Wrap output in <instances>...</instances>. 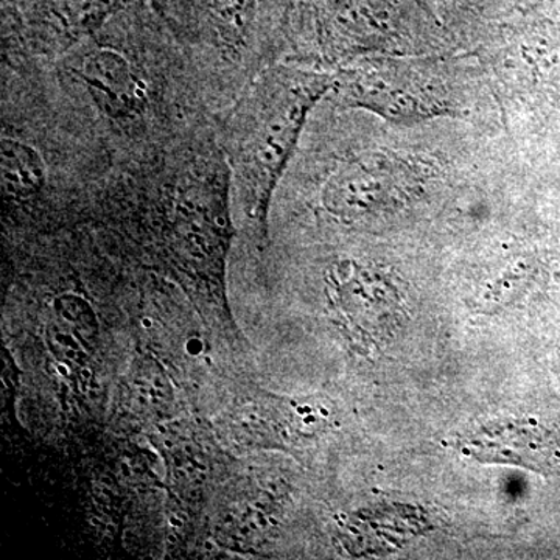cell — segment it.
Listing matches in <instances>:
<instances>
[{
    "instance_id": "obj_1",
    "label": "cell",
    "mask_w": 560,
    "mask_h": 560,
    "mask_svg": "<svg viewBox=\"0 0 560 560\" xmlns=\"http://www.w3.org/2000/svg\"><path fill=\"white\" fill-rule=\"evenodd\" d=\"M50 66L116 161L161 149L215 119L200 77L168 25H110Z\"/></svg>"
},
{
    "instance_id": "obj_5",
    "label": "cell",
    "mask_w": 560,
    "mask_h": 560,
    "mask_svg": "<svg viewBox=\"0 0 560 560\" xmlns=\"http://www.w3.org/2000/svg\"><path fill=\"white\" fill-rule=\"evenodd\" d=\"M466 452L481 463L514 464L526 469L556 470L560 464L558 438L530 425H500L470 438Z\"/></svg>"
},
{
    "instance_id": "obj_2",
    "label": "cell",
    "mask_w": 560,
    "mask_h": 560,
    "mask_svg": "<svg viewBox=\"0 0 560 560\" xmlns=\"http://www.w3.org/2000/svg\"><path fill=\"white\" fill-rule=\"evenodd\" d=\"M116 158L70 103L47 62H3L0 183L3 206L25 217L91 209Z\"/></svg>"
},
{
    "instance_id": "obj_10",
    "label": "cell",
    "mask_w": 560,
    "mask_h": 560,
    "mask_svg": "<svg viewBox=\"0 0 560 560\" xmlns=\"http://www.w3.org/2000/svg\"><path fill=\"white\" fill-rule=\"evenodd\" d=\"M167 540L171 541V544H176V537L175 536H168Z\"/></svg>"
},
{
    "instance_id": "obj_6",
    "label": "cell",
    "mask_w": 560,
    "mask_h": 560,
    "mask_svg": "<svg viewBox=\"0 0 560 560\" xmlns=\"http://www.w3.org/2000/svg\"><path fill=\"white\" fill-rule=\"evenodd\" d=\"M81 377H83V381H91L92 372L88 370V368H84V370H81Z\"/></svg>"
},
{
    "instance_id": "obj_4",
    "label": "cell",
    "mask_w": 560,
    "mask_h": 560,
    "mask_svg": "<svg viewBox=\"0 0 560 560\" xmlns=\"http://www.w3.org/2000/svg\"><path fill=\"white\" fill-rule=\"evenodd\" d=\"M415 189V176L404 162L372 153L331 172L324 186L323 201L335 215L357 220L396 208Z\"/></svg>"
},
{
    "instance_id": "obj_7",
    "label": "cell",
    "mask_w": 560,
    "mask_h": 560,
    "mask_svg": "<svg viewBox=\"0 0 560 560\" xmlns=\"http://www.w3.org/2000/svg\"><path fill=\"white\" fill-rule=\"evenodd\" d=\"M153 326V323L149 318L142 319V327H145V329H150V327Z\"/></svg>"
},
{
    "instance_id": "obj_3",
    "label": "cell",
    "mask_w": 560,
    "mask_h": 560,
    "mask_svg": "<svg viewBox=\"0 0 560 560\" xmlns=\"http://www.w3.org/2000/svg\"><path fill=\"white\" fill-rule=\"evenodd\" d=\"M331 81L312 70L268 66L217 114V136L231 168L232 198L249 219L267 217L308 114Z\"/></svg>"
},
{
    "instance_id": "obj_8",
    "label": "cell",
    "mask_w": 560,
    "mask_h": 560,
    "mask_svg": "<svg viewBox=\"0 0 560 560\" xmlns=\"http://www.w3.org/2000/svg\"><path fill=\"white\" fill-rule=\"evenodd\" d=\"M171 522H172V525H173V526H176V528H179V526H183V522H180V521H176V518H175V517H172V518H171Z\"/></svg>"
},
{
    "instance_id": "obj_9",
    "label": "cell",
    "mask_w": 560,
    "mask_h": 560,
    "mask_svg": "<svg viewBox=\"0 0 560 560\" xmlns=\"http://www.w3.org/2000/svg\"><path fill=\"white\" fill-rule=\"evenodd\" d=\"M58 371H60L62 375H68L69 374V371L66 370L65 364H60V366H58Z\"/></svg>"
}]
</instances>
